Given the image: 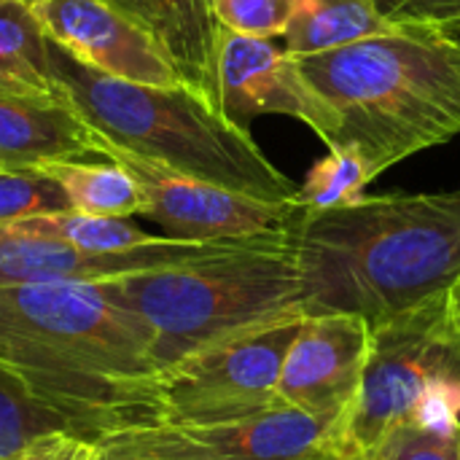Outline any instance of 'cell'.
<instances>
[{"label":"cell","instance_id":"obj_10","mask_svg":"<svg viewBox=\"0 0 460 460\" xmlns=\"http://www.w3.org/2000/svg\"><path fill=\"white\" fill-rule=\"evenodd\" d=\"M218 108L251 132L259 116H288L310 127L326 148L340 140V113L313 86L299 59L278 46L275 38L240 35L218 27Z\"/></svg>","mask_w":460,"mask_h":460},{"label":"cell","instance_id":"obj_15","mask_svg":"<svg viewBox=\"0 0 460 460\" xmlns=\"http://www.w3.org/2000/svg\"><path fill=\"white\" fill-rule=\"evenodd\" d=\"M146 27L189 86L218 105V22L210 0H108Z\"/></svg>","mask_w":460,"mask_h":460},{"label":"cell","instance_id":"obj_18","mask_svg":"<svg viewBox=\"0 0 460 460\" xmlns=\"http://www.w3.org/2000/svg\"><path fill=\"white\" fill-rule=\"evenodd\" d=\"M49 38L24 0H0V81L57 89Z\"/></svg>","mask_w":460,"mask_h":460},{"label":"cell","instance_id":"obj_25","mask_svg":"<svg viewBox=\"0 0 460 460\" xmlns=\"http://www.w3.org/2000/svg\"><path fill=\"white\" fill-rule=\"evenodd\" d=\"M375 5L399 27H439L460 38V0H375Z\"/></svg>","mask_w":460,"mask_h":460},{"label":"cell","instance_id":"obj_27","mask_svg":"<svg viewBox=\"0 0 460 460\" xmlns=\"http://www.w3.org/2000/svg\"><path fill=\"white\" fill-rule=\"evenodd\" d=\"M94 460H137L132 458L127 450H121L119 445L108 442V439H97V458Z\"/></svg>","mask_w":460,"mask_h":460},{"label":"cell","instance_id":"obj_8","mask_svg":"<svg viewBox=\"0 0 460 460\" xmlns=\"http://www.w3.org/2000/svg\"><path fill=\"white\" fill-rule=\"evenodd\" d=\"M100 439L137 460H345L334 423L291 407L213 426H132Z\"/></svg>","mask_w":460,"mask_h":460},{"label":"cell","instance_id":"obj_12","mask_svg":"<svg viewBox=\"0 0 460 460\" xmlns=\"http://www.w3.org/2000/svg\"><path fill=\"white\" fill-rule=\"evenodd\" d=\"M32 11L49 40L102 75L148 86L186 84L159 40L108 0H38Z\"/></svg>","mask_w":460,"mask_h":460},{"label":"cell","instance_id":"obj_2","mask_svg":"<svg viewBox=\"0 0 460 460\" xmlns=\"http://www.w3.org/2000/svg\"><path fill=\"white\" fill-rule=\"evenodd\" d=\"M291 243L305 315L353 313L372 326L450 294L460 280V191L299 210Z\"/></svg>","mask_w":460,"mask_h":460},{"label":"cell","instance_id":"obj_14","mask_svg":"<svg viewBox=\"0 0 460 460\" xmlns=\"http://www.w3.org/2000/svg\"><path fill=\"white\" fill-rule=\"evenodd\" d=\"M108 146L59 89L0 81V170L105 156Z\"/></svg>","mask_w":460,"mask_h":460},{"label":"cell","instance_id":"obj_26","mask_svg":"<svg viewBox=\"0 0 460 460\" xmlns=\"http://www.w3.org/2000/svg\"><path fill=\"white\" fill-rule=\"evenodd\" d=\"M97 439L75 431H49L24 445L11 460H94Z\"/></svg>","mask_w":460,"mask_h":460},{"label":"cell","instance_id":"obj_6","mask_svg":"<svg viewBox=\"0 0 460 460\" xmlns=\"http://www.w3.org/2000/svg\"><path fill=\"white\" fill-rule=\"evenodd\" d=\"M447 296L372 323L364 380L340 431L345 460L369 458L407 423L460 431V334Z\"/></svg>","mask_w":460,"mask_h":460},{"label":"cell","instance_id":"obj_7","mask_svg":"<svg viewBox=\"0 0 460 460\" xmlns=\"http://www.w3.org/2000/svg\"><path fill=\"white\" fill-rule=\"evenodd\" d=\"M305 315L224 340L164 369L156 380L159 423L213 426L272 412L278 380Z\"/></svg>","mask_w":460,"mask_h":460},{"label":"cell","instance_id":"obj_21","mask_svg":"<svg viewBox=\"0 0 460 460\" xmlns=\"http://www.w3.org/2000/svg\"><path fill=\"white\" fill-rule=\"evenodd\" d=\"M49 431H73L59 415L40 407L16 380L0 369V460H11L24 445Z\"/></svg>","mask_w":460,"mask_h":460},{"label":"cell","instance_id":"obj_28","mask_svg":"<svg viewBox=\"0 0 460 460\" xmlns=\"http://www.w3.org/2000/svg\"><path fill=\"white\" fill-rule=\"evenodd\" d=\"M450 315H453V323H456V329H458L460 334V280L453 286V291H450Z\"/></svg>","mask_w":460,"mask_h":460},{"label":"cell","instance_id":"obj_30","mask_svg":"<svg viewBox=\"0 0 460 460\" xmlns=\"http://www.w3.org/2000/svg\"><path fill=\"white\" fill-rule=\"evenodd\" d=\"M361 460H369V458H361Z\"/></svg>","mask_w":460,"mask_h":460},{"label":"cell","instance_id":"obj_19","mask_svg":"<svg viewBox=\"0 0 460 460\" xmlns=\"http://www.w3.org/2000/svg\"><path fill=\"white\" fill-rule=\"evenodd\" d=\"M22 232L54 237L62 243H70L84 251L94 253H119V251H135L143 245H154L164 240V234H151L132 224V218H108V216H86L75 210H59V213H43L32 216L27 221L13 224Z\"/></svg>","mask_w":460,"mask_h":460},{"label":"cell","instance_id":"obj_17","mask_svg":"<svg viewBox=\"0 0 460 460\" xmlns=\"http://www.w3.org/2000/svg\"><path fill=\"white\" fill-rule=\"evenodd\" d=\"M40 170L62 186L70 210L75 213L108 216V218H132L143 213L146 205L143 186L116 159H105V162L65 159V162H49Z\"/></svg>","mask_w":460,"mask_h":460},{"label":"cell","instance_id":"obj_23","mask_svg":"<svg viewBox=\"0 0 460 460\" xmlns=\"http://www.w3.org/2000/svg\"><path fill=\"white\" fill-rule=\"evenodd\" d=\"M369 460H460V431H434L418 423L394 429Z\"/></svg>","mask_w":460,"mask_h":460},{"label":"cell","instance_id":"obj_20","mask_svg":"<svg viewBox=\"0 0 460 460\" xmlns=\"http://www.w3.org/2000/svg\"><path fill=\"white\" fill-rule=\"evenodd\" d=\"M375 181L367 159L353 146L329 148V154L315 162L307 178L299 183L296 205L302 210H329L358 202L367 197V186Z\"/></svg>","mask_w":460,"mask_h":460},{"label":"cell","instance_id":"obj_3","mask_svg":"<svg viewBox=\"0 0 460 460\" xmlns=\"http://www.w3.org/2000/svg\"><path fill=\"white\" fill-rule=\"evenodd\" d=\"M296 59L340 113L337 146L361 151L375 178L460 135V38L447 30L399 27Z\"/></svg>","mask_w":460,"mask_h":460},{"label":"cell","instance_id":"obj_16","mask_svg":"<svg viewBox=\"0 0 460 460\" xmlns=\"http://www.w3.org/2000/svg\"><path fill=\"white\" fill-rule=\"evenodd\" d=\"M394 30L399 24L388 22L375 0H291L283 46L294 57H310Z\"/></svg>","mask_w":460,"mask_h":460},{"label":"cell","instance_id":"obj_9","mask_svg":"<svg viewBox=\"0 0 460 460\" xmlns=\"http://www.w3.org/2000/svg\"><path fill=\"white\" fill-rule=\"evenodd\" d=\"M143 186V218L156 224L164 237L183 243H243L278 234L302 210L296 202H272L243 194L202 178H191L127 151H108Z\"/></svg>","mask_w":460,"mask_h":460},{"label":"cell","instance_id":"obj_24","mask_svg":"<svg viewBox=\"0 0 460 460\" xmlns=\"http://www.w3.org/2000/svg\"><path fill=\"white\" fill-rule=\"evenodd\" d=\"M210 5L221 27L256 38H283L291 13V0H210Z\"/></svg>","mask_w":460,"mask_h":460},{"label":"cell","instance_id":"obj_4","mask_svg":"<svg viewBox=\"0 0 460 460\" xmlns=\"http://www.w3.org/2000/svg\"><path fill=\"white\" fill-rule=\"evenodd\" d=\"M49 62L57 89L102 137L108 151H127L261 199L296 202L299 183L280 172L251 132L232 124L194 86H148L111 78L73 59L54 40L49 43Z\"/></svg>","mask_w":460,"mask_h":460},{"label":"cell","instance_id":"obj_1","mask_svg":"<svg viewBox=\"0 0 460 460\" xmlns=\"http://www.w3.org/2000/svg\"><path fill=\"white\" fill-rule=\"evenodd\" d=\"M0 369L92 439L162 420L148 329L105 283L0 286Z\"/></svg>","mask_w":460,"mask_h":460},{"label":"cell","instance_id":"obj_11","mask_svg":"<svg viewBox=\"0 0 460 460\" xmlns=\"http://www.w3.org/2000/svg\"><path fill=\"white\" fill-rule=\"evenodd\" d=\"M369 348L372 326L367 318L353 313L305 315L280 369V404L342 431L364 380Z\"/></svg>","mask_w":460,"mask_h":460},{"label":"cell","instance_id":"obj_22","mask_svg":"<svg viewBox=\"0 0 460 460\" xmlns=\"http://www.w3.org/2000/svg\"><path fill=\"white\" fill-rule=\"evenodd\" d=\"M70 210L62 186L38 170H0V226H13L32 216Z\"/></svg>","mask_w":460,"mask_h":460},{"label":"cell","instance_id":"obj_29","mask_svg":"<svg viewBox=\"0 0 460 460\" xmlns=\"http://www.w3.org/2000/svg\"><path fill=\"white\" fill-rule=\"evenodd\" d=\"M24 3H30V5H32V3H38V0H24Z\"/></svg>","mask_w":460,"mask_h":460},{"label":"cell","instance_id":"obj_5","mask_svg":"<svg viewBox=\"0 0 460 460\" xmlns=\"http://www.w3.org/2000/svg\"><path fill=\"white\" fill-rule=\"evenodd\" d=\"M102 283L148 329L159 375L224 340L305 315L291 226Z\"/></svg>","mask_w":460,"mask_h":460},{"label":"cell","instance_id":"obj_13","mask_svg":"<svg viewBox=\"0 0 460 460\" xmlns=\"http://www.w3.org/2000/svg\"><path fill=\"white\" fill-rule=\"evenodd\" d=\"M226 243H183L159 240L135 251L94 253L70 243L0 226V286H38V283H102L121 275L159 270L199 259Z\"/></svg>","mask_w":460,"mask_h":460}]
</instances>
